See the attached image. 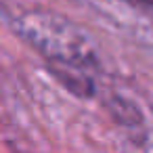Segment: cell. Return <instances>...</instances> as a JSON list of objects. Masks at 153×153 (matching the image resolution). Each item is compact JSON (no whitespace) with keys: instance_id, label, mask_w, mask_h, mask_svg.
Masks as SVG:
<instances>
[{"instance_id":"1","label":"cell","mask_w":153,"mask_h":153,"mask_svg":"<svg viewBox=\"0 0 153 153\" xmlns=\"http://www.w3.org/2000/svg\"><path fill=\"white\" fill-rule=\"evenodd\" d=\"M21 34L55 61L69 65H84L90 59L86 40L69 27V23L51 17L30 15L21 21Z\"/></svg>"},{"instance_id":"2","label":"cell","mask_w":153,"mask_h":153,"mask_svg":"<svg viewBox=\"0 0 153 153\" xmlns=\"http://www.w3.org/2000/svg\"><path fill=\"white\" fill-rule=\"evenodd\" d=\"M124 2H130V4H145L149 0H124Z\"/></svg>"}]
</instances>
